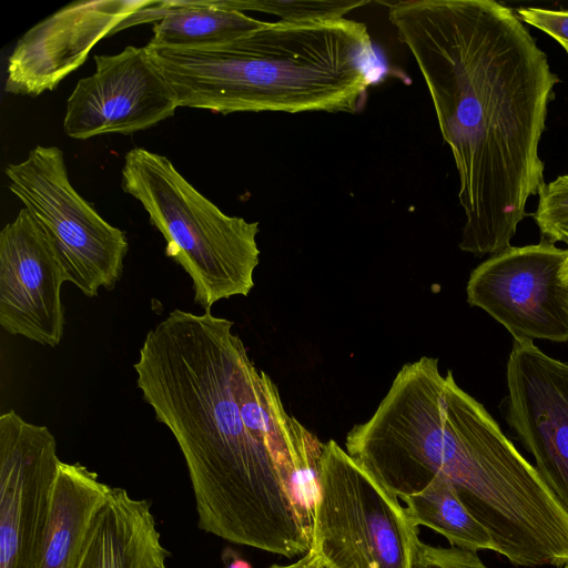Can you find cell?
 <instances>
[{"mask_svg":"<svg viewBox=\"0 0 568 568\" xmlns=\"http://www.w3.org/2000/svg\"><path fill=\"white\" fill-rule=\"evenodd\" d=\"M568 250L548 241L508 247L470 274L467 302L487 312L514 339L568 342Z\"/></svg>","mask_w":568,"mask_h":568,"instance_id":"ba28073f","label":"cell"},{"mask_svg":"<svg viewBox=\"0 0 568 568\" xmlns=\"http://www.w3.org/2000/svg\"><path fill=\"white\" fill-rule=\"evenodd\" d=\"M170 551L148 499L112 487L97 514L77 568H168Z\"/></svg>","mask_w":568,"mask_h":568,"instance_id":"5bb4252c","label":"cell"},{"mask_svg":"<svg viewBox=\"0 0 568 568\" xmlns=\"http://www.w3.org/2000/svg\"><path fill=\"white\" fill-rule=\"evenodd\" d=\"M520 19L552 37L568 53V10L519 8Z\"/></svg>","mask_w":568,"mask_h":568,"instance_id":"44dd1931","label":"cell"},{"mask_svg":"<svg viewBox=\"0 0 568 568\" xmlns=\"http://www.w3.org/2000/svg\"><path fill=\"white\" fill-rule=\"evenodd\" d=\"M222 560L225 568H253L252 565L242 558L231 548H225L222 552Z\"/></svg>","mask_w":568,"mask_h":568,"instance_id":"603a6c76","label":"cell"},{"mask_svg":"<svg viewBox=\"0 0 568 568\" xmlns=\"http://www.w3.org/2000/svg\"><path fill=\"white\" fill-rule=\"evenodd\" d=\"M95 71L75 84L67 101L63 129L85 140L131 134L172 116L178 98L146 47L94 55Z\"/></svg>","mask_w":568,"mask_h":568,"instance_id":"30bf717a","label":"cell"},{"mask_svg":"<svg viewBox=\"0 0 568 568\" xmlns=\"http://www.w3.org/2000/svg\"><path fill=\"white\" fill-rule=\"evenodd\" d=\"M151 0L77 1L28 30L8 58L4 90L36 97L52 91L91 49Z\"/></svg>","mask_w":568,"mask_h":568,"instance_id":"4fadbf2b","label":"cell"},{"mask_svg":"<svg viewBox=\"0 0 568 568\" xmlns=\"http://www.w3.org/2000/svg\"><path fill=\"white\" fill-rule=\"evenodd\" d=\"M562 280H564V282H565L566 286H567V290H568V276L564 277Z\"/></svg>","mask_w":568,"mask_h":568,"instance_id":"d4e9b609","label":"cell"},{"mask_svg":"<svg viewBox=\"0 0 568 568\" xmlns=\"http://www.w3.org/2000/svg\"><path fill=\"white\" fill-rule=\"evenodd\" d=\"M403 500L406 515L414 526L432 528L453 547L496 552L491 535L466 508L449 481L434 479L424 490Z\"/></svg>","mask_w":568,"mask_h":568,"instance_id":"e0dca14e","label":"cell"},{"mask_svg":"<svg viewBox=\"0 0 568 568\" xmlns=\"http://www.w3.org/2000/svg\"><path fill=\"white\" fill-rule=\"evenodd\" d=\"M418 529L390 493L335 440L317 471L311 549L332 568H410Z\"/></svg>","mask_w":568,"mask_h":568,"instance_id":"8992f818","label":"cell"},{"mask_svg":"<svg viewBox=\"0 0 568 568\" xmlns=\"http://www.w3.org/2000/svg\"><path fill=\"white\" fill-rule=\"evenodd\" d=\"M561 276H562V278L568 276V257H567L566 263L564 265Z\"/></svg>","mask_w":568,"mask_h":568,"instance_id":"cb8c5ba5","label":"cell"},{"mask_svg":"<svg viewBox=\"0 0 568 568\" xmlns=\"http://www.w3.org/2000/svg\"><path fill=\"white\" fill-rule=\"evenodd\" d=\"M111 486L85 466L61 462L52 487L41 568H77Z\"/></svg>","mask_w":568,"mask_h":568,"instance_id":"9a60e30c","label":"cell"},{"mask_svg":"<svg viewBox=\"0 0 568 568\" xmlns=\"http://www.w3.org/2000/svg\"><path fill=\"white\" fill-rule=\"evenodd\" d=\"M65 277L55 248L31 213L21 209L0 232V324L55 347L64 332L61 287Z\"/></svg>","mask_w":568,"mask_h":568,"instance_id":"7c38bea8","label":"cell"},{"mask_svg":"<svg viewBox=\"0 0 568 568\" xmlns=\"http://www.w3.org/2000/svg\"><path fill=\"white\" fill-rule=\"evenodd\" d=\"M60 463L48 427L0 416V568H41Z\"/></svg>","mask_w":568,"mask_h":568,"instance_id":"9c48e42d","label":"cell"},{"mask_svg":"<svg viewBox=\"0 0 568 568\" xmlns=\"http://www.w3.org/2000/svg\"><path fill=\"white\" fill-rule=\"evenodd\" d=\"M268 568H332L321 556L310 549L298 560L288 565L274 564Z\"/></svg>","mask_w":568,"mask_h":568,"instance_id":"7402d4cb","label":"cell"},{"mask_svg":"<svg viewBox=\"0 0 568 568\" xmlns=\"http://www.w3.org/2000/svg\"><path fill=\"white\" fill-rule=\"evenodd\" d=\"M562 568H568V562Z\"/></svg>","mask_w":568,"mask_h":568,"instance_id":"484cf974","label":"cell"},{"mask_svg":"<svg viewBox=\"0 0 568 568\" xmlns=\"http://www.w3.org/2000/svg\"><path fill=\"white\" fill-rule=\"evenodd\" d=\"M346 453L397 497L449 481L513 566L562 568L568 511L438 359L405 364L373 416L346 435Z\"/></svg>","mask_w":568,"mask_h":568,"instance_id":"3957f363","label":"cell"},{"mask_svg":"<svg viewBox=\"0 0 568 568\" xmlns=\"http://www.w3.org/2000/svg\"><path fill=\"white\" fill-rule=\"evenodd\" d=\"M158 21L152 47L190 49L211 47L234 40L265 24L244 12L225 8L220 0H151L128 17L111 33Z\"/></svg>","mask_w":568,"mask_h":568,"instance_id":"2e32d148","label":"cell"},{"mask_svg":"<svg viewBox=\"0 0 568 568\" xmlns=\"http://www.w3.org/2000/svg\"><path fill=\"white\" fill-rule=\"evenodd\" d=\"M122 190L136 199L163 235L165 253L190 276L205 312L220 300L247 296L260 261L258 222L222 212L164 155L134 148L124 155Z\"/></svg>","mask_w":568,"mask_h":568,"instance_id":"5b68a950","label":"cell"},{"mask_svg":"<svg viewBox=\"0 0 568 568\" xmlns=\"http://www.w3.org/2000/svg\"><path fill=\"white\" fill-rule=\"evenodd\" d=\"M410 568H487L477 551L458 547H437L414 538Z\"/></svg>","mask_w":568,"mask_h":568,"instance_id":"ffe728a7","label":"cell"},{"mask_svg":"<svg viewBox=\"0 0 568 568\" xmlns=\"http://www.w3.org/2000/svg\"><path fill=\"white\" fill-rule=\"evenodd\" d=\"M236 11H260L284 22H310L344 18L351 11L368 4L366 0H220Z\"/></svg>","mask_w":568,"mask_h":568,"instance_id":"ac0fdd59","label":"cell"},{"mask_svg":"<svg viewBox=\"0 0 568 568\" xmlns=\"http://www.w3.org/2000/svg\"><path fill=\"white\" fill-rule=\"evenodd\" d=\"M507 389V423L568 511V364L530 339H514Z\"/></svg>","mask_w":568,"mask_h":568,"instance_id":"8fae6325","label":"cell"},{"mask_svg":"<svg viewBox=\"0 0 568 568\" xmlns=\"http://www.w3.org/2000/svg\"><path fill=\"white\" fill-rule=\"evenodd\" d=\"M179 106L234 112H358L373 82L367 27L351 19L265 22L225 43L145 45Z\"/></svg>","mask_w":568,"mask_h":568,"instance_id":"277c9868","label":"cell"},{"mask_svg":"<svg viewBox=\"0 0 568 568\" xmlns=\"http://www.w3.org/2000/svg\"><path fill=\"white\" fill-rule=\"evenodd\" d=\"M534 219L545 241L568 244V174L545 183Z\"/></svg>","mask_w":568,"mask_h":568,"instance_id":"d6986e66","label":"cell"},{"mask_svg":"<svg viewBox=\"0 0 568 568\" xmlns=\"http://www.w3.org/2000/svg\"><path fill=\"white\" fill-rule=\"evenodd\" d=\"M388 19L427 85L459 178V248L497 254L545 185L538 151L559 82L547 55L494 0H409Z\"/></svg>","mask_w":568,"mask_h":568,"instance_id":"7a4b0ae2","label":"cell"},{"mask_svg":"<svg viewBox=\"0 0 568 568\" xmlns=\"http://www.w3.org/2000/svg\"><path fill=\"white\" fill-rule=\"evenodd\" d=\"M9 190L50 237L65 282L85 296L111 291L129 251L125 232L108 223L72 186L63 152L38 145L27 159L7 164Z\"/></svg>","mask_w":568,"mask_h":568,"instance_id":"52a82bcc","label":"cell"},{"mask_svg":"<svg viewBox=\"0 0 568 568\" xmlns=\"http://www.w3.org/2000/svg\"><path fill=\"white\" fill-rule=\"evenodd\" d=\"M232 327L211 312L173 310L144 338L136 385L180 447L199 528L284 557L304 555L324 443L287 414Z\"/></svg>","mask_w":568,"mask_h":568,"instance_id":"6da1fadb","label":"cell"}]
</instances>
